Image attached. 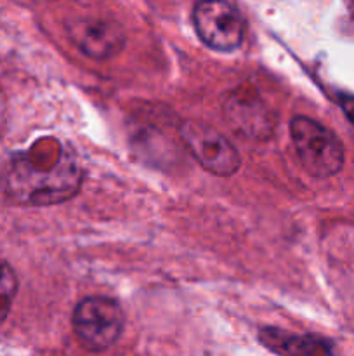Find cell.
<instances>
[{
  "instance_id": "6da1fadb",
  "label": "cell",
  "mask_w": 354,
  "mask_h": 356,
  "mask_svg": "<svg viewBox=\"0 0 354 356\" xmlns=\"http://www.w3.org/2000/svg\"><path fill=\"white\" fill-rule=\"evenodd\" d=\"M82 179L80 163L61 148L54 159H17L7 176V191L19 204L54 205L75 197Z\"/></svg>"
},
{
  "instance_id": "7a4b0ae2",
  "label": "cell",
  "mask_w": 354,
  "mask_h": 356,
  "mask_svg": "<svg viewBox=\"0 0 354 356\" xmlns=\"http://www.w3.org/2000/svg\"><path fill=\"white\" fill-rule=\"evenodd\" d=\"M290 132L298 160L309 176L325 179L342 169L344 148L332 131L312 118L295 117Z\"/></svg>"
},
{
  "instance_id": "30bf717a",
  "label": "cell",
  "mask_w": 354,
  "mask_h": 356,
  "mask_svg": "<svg viewBox=\"0 0 354 356\" xmlns=\"http://www.w3.org/2000/svg\"><path fill=\"white\" fill-rule=\"evenodd\" d=\"M6 124H7V97L3 94L2 87H0V136L2 132L6 131Z\"/></svg>"
},
{
  "instance_id": "8fae6325",
  "label": "cell",
  "mask_w": 354,
  "mask_h": 356,
  "mask_svg": "<svg viewBox=\"0 0 354 356\" xmlns=\"http://www.w3.org/2000/svg\"><path fill=\"white\" fill-rule=\"evenodd\" d=\"M340 106H342L346 117L349 118V120L353 122V125H354V96L344 97V99L340 101Z\"/></svg>"
},
{
  "instance_id": "9c48e42d",
  "label": "cell",
  "mask_w": 354,
  "mask_h": 356,
  "mask_svg": "<svg viewBox=\"0 0 354 356\" xmlns=\"http://www.w3.org/2000/svg\"><path fill=\"white\" fill-rule=\"evenodd\" d=\"M17 294V277L12 268L0 259V323L7 318Z\"/></svg>"
},
{
  "instance_id": "52a82bcc",
  "label": "cell",
  "mask_w": 354,
  "mask_h": 356,
  "mask_svg": "<svg viewBox=\"0 0 354 356\" xmlns=\"http://www.w3.org/2000/svg\"><path fill=\"white\" fill-rule=\"evenodd\" d=\"M226 120L236 132L252 139H267L273 134V118L255 94L233 92L224 104Z\"/></svg>"
},
{
  "instance_id": "8992f818",
  "label": "cell",
  "mask_w": 354,
  "mask_h": 356,
  "mask_svg": "<svg viewBox=\"0 0 354 356\" xmlns=\"http://www.w3.org/2000/svg\"><path fill=\"white\" fill-rule=\"evenodd\" d=\"M69 38L85 56L108 59L118 54L125 45L124 28L111 19L78 17L66 24Z\"/></svg>"
},
{
  "instance_id": "277c9868",
  "label": "cell",
  "mask_w": 354,
  "mask_h": 356,
  "mask_svg": "<svg viewBox=\"0 0 354 356\" xmlns=\"http://www.w3.org/2000/svg\"><path fill=\"white\" fill-rule=\"evenodd\" d=\"M193 24L200 40L212 51H236L245 37L242 14L228 0L196 2L193 9Z\"/></svg>"
},
{
  "instance_id": "5b68a950",
  "label": "cell",
  "mask_w": 354,
  "mask_h": 356,
  "mask_svg": "<svg viewBox=\"0 0 354 356\" xmlns=\"http://www.w3.org/2000/svg\"><path fill=\"white\" fill-rule=\"evenodd\" d=\"M179 134L194 160L208 172L221 177H229L238 172L242 165L238 152L214 127L200 122H184Z\"/></svg>"
},
{
  "instance_id": "3957f363",
  "label": "cell",
  "mask_w": 354,
  "mask_h": 356,
  "mask_svg": "<svg viewBox=\"0 0 354 356\" xmlns=\"http://www.w3.org/2000/svg\"><path fill=\"white\" fill-rule=\"evenodd\" d=\"M73 329L83 348L104 351L120 337L124 312L117 301L103 296L82 299L73 312Z\"/></svg>"
},
{
  "instance_id": "ba28073f",
  "label": "cell",
  "mask_w": 354,
  "mask_h": 356,
  "mask_svg": "<svg viewBox=\"0 0 354 356\" xmlns=\"http://www.w3.org/2000/svg\"><path fill=\"white\" fill-rule=\"evenodd\" d=\"M259 339L281 356H337L332 343L314 336H295L280 329H262Z\"/></svg>"
}]
</instances>
